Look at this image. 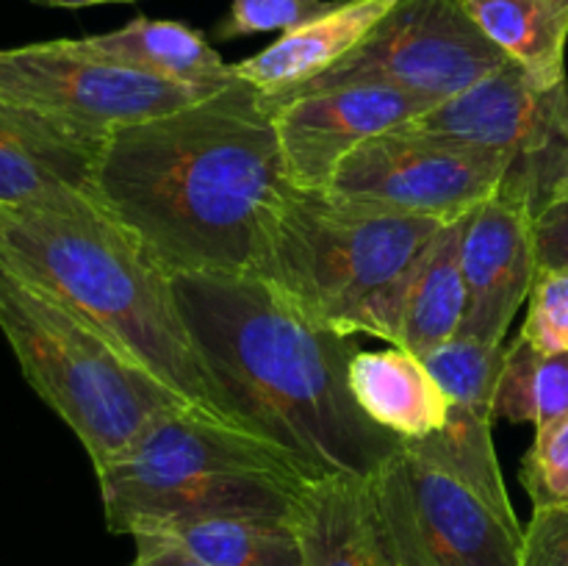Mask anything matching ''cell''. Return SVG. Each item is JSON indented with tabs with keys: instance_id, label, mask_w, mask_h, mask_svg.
Here are the masks:
<instances>
[{
	"instance_id": "7a4b0ae2",
	"label": "cell",
	"mask_w": 568,
	"mask_h": 566,
	"mask_svg": "<svg viewBox=\"0 0 568 566\" xmlns=\"http://www.w3.org/2000/svg\"><path fill=\"white\" fill-rule=\"evenodd\" d=\"M194 350L239 431L283 449L311 483L372 477L399 449L349 392L355 338L325 325L266 277H172Z\"/></svg>"
},
{
	"instance_id": "2e32d148",
	"label": "cell",
	"mask_w": 568,
	"mask_h": 566,
	"mask_svg": "<svg viewBox=\"0 0 568 566\" xmlns=\"http://www.w3.org/2000/svg\"><path fill=\"white\" fill-rule=\"evenodd\" d=\"M394 3L397 0H338L336 9L320 20L281 33L270 48L236 61L233 72L264 94L303 87L353 53Z\"/></svg>"
},
{
	"instance_id": "4fadbf2b",
	"label": "cell",
	"mask_w": 568,
	"mask_h": 566,
	"mask_svg": "<svg viewBox=\"0 0 568 566\" xmlns=\"http://www.w3.org/2000/svg\"><path fill=\"white\" fill-rule=\"evenodd\" d=\"M469 309L460 336L505 344L508 327L530 300L538 275L532 214L525 200L494 192L464 222L460 236Z\"/></svg>"
},
{
	"instance_id": "d4e9b609",
	"label": "cell",
	"mask_w": 568,
	"mask_h": 566,
	"mask_svg": "<svg viewBox=\"0 0 568 566\" xmlns=\"http://www.w3.org/2000/svg\"><path fill=\"white\" fill-rule=\"evenodd\" d=\"M338 0H233L225 20L214 28L216 39L250 37V33H288L333 11Z\"/></svg>"
},
{
	"instance_id": "5b68a950",
	"label": "cell",
	"mask_w": 568,
	"mask_h": 566,
	"mask_svg": "<svg viewBox=\"0 0 568 566\" xmlns=\"http://www.w3.org/2000/svg\"><path fill=\"white\" fill-rule=\"evenodd\" d=\"M444 222L288 186L255 275L325 325L397 347L410 277Z\"/></svg>"
},
{
	"instance_id": "5bb4252c",
	"label": "cell",
	"mask_w": 568,
	"mask_h": 566,
	"mask_svg": "<svg viewBox=\"0 0 568 566\" xmlns=\"http://www.w3.org/2000/svg\"><path fill=\"white\" fill-rule=\"evenodd\" d=\"M103 144L31 105L0 98V205L67 209L94 200Z\"/></svg>"
},
{
	"instance_id": "603a6c76",
	"label": "cell",
	"mask_w": 568,
	"mask_h": 566,
	"mask_svg": "<svg viewBox=\"0 0 568 566\" xmlns=\"http://www.w3.org/2000/svg\"><path fill=\"white\" fill-rule=\"evenodd\" d=\"M508 344H483L458 336L422 355L427 372L455 408H471L497 420V388Z\"/></svg>"
},
{
	"instance_id": "f546056e",
	"label": "cell",
	"mask_w": 568,
	"mask_h": 566,
	"mask_svg": "<svg viewBox=\"0 0 568 566\" xmlns=\"http://www.w3.org/2000/svg\"><path fill=\"white\" fill-rule=\"evenodd\" d=\"M39 6L50 9H87V6H105V3H139V0H33Z\"/></svg>"
},
{
	"instance_id": "f1b7e54d",
	"label": "cell",
	"mask_w": 568,
	"mask_h": 566,
	"mask_svg": "<svg viewBox=\"0 0 568 566\" xmlns=\"http://www.w3.org/2000/svg\"><path fill=\"white\" fill-rule=\"evenodd\" d=\"M131 538L136 544V555L128 566H209L186 553L181 544L159 533H136Z\"/></svg>"
},
{
	"instance_id": "4316f807",
	"label": "cell",
	"mask_w": 568,
	"mask_h": 566,
	"mask_svg": "<svg viewBox=\"0 0 568 566\" xmlns=\"http://www.w3.org/2000/svg\"><path fill=\"white\" fill-rule=\"evenodd\" d=\"M519 566H568V503L532 508Z\"/></svg>"
},
{
	"instance_id": "e0dca14e",
	"label": "cell",
	"mask_w": 568,
	"mask_h": 566,
	"mask_svg": "<svg viewBox=\"0 0 568 566\" xmlns=\"http://www.w3.org/2000/svg\"><path fill=\"white\" fill-rule=\"evenodd\" d=\"M349 392L358 408L399 442L433 436L447 425V397L410 350H358L349 364Z\"/></svg>"
},
{
	"instance_id": "83f0119b",
	"label": "cell",
	"mask_w": 568,
	"mask_h": 566,
	"mask_svg": "<svg viewBox=\"0 0 568 566\" xmlns=\"http://www.w3.org/2000/svg\"><path fill=\"white\" fill-rule=\"evenodd\" d=\"M538 270L568 272V194L552 200L541 214L532 220Z\"/></svg>"
},
{
	"instance_id": "8992f818",
	"label": "cell",
	"mask_w": 568,
	"mask_h": 566,
	"mask_svg": "<svg viewBox=\"0 0 568 566\" xmlns=\"http://www.w3.org/2000/svg\"><path fill=\"white\" fill-rule=\"evenodd\" d=\"M0 333L33 392L105 469L161 416L192 408L100 327L0 259Z\"/></svg>"
},
{
	"instance_id": "ffe728a7",
	"label": "cell",
	"mask_w": 568,
	"mask_h": 566,
	"mask_svg": "<svg viewBox=\"0 0 568 566\" xmlns=\"http://www.w3.org/2000/svg\"><path fill=\"white\" fill-rule=\"evenodd\" d=\"M488 39L549 89L566 81L568 0H464Z\"/></svg>"
},
{
	"instance_id": "30bf717a",
	"label": "cell",
	"mask_w": 568,
	"mask_h": 566,
	"mask_svg": "<svg viewBox=\"0 0 568 566\" xmlns=\"http://www.w3.org/2000/svg\"><path fill=\"white\" fill-rule=\"evenodd\" d=\"M81 50L75 39L0 48V98L42 111L70 131L105 142L111 131L211 98Z\"/></svg>"
},
{
	"instance_id": "3957f363",
	"label": "cell",
	"mask_w": 568,
	"mask_h": 566,
	"mask_svg": "<svg viewBox=\"0 0 568 566\" xmlns=\"http://www.w3.org/2000/svg\"><path fill=\"white\" fill-rule=\"evenodd\" d=\"M0 259L100 327L194 411L233 425L189 336L172 277L94 200L67 209L0 205Z\"/></svg>"
},
{
	"instance_id": "9a60e30c",
	"label": "cell",
	"mask_w": 568,
	"mask_h": 566,
	"mask_svg": "<svg viewBox=\"0 0 568 566\" xmlns=\"http://www.w3.org/2000/svg\"><path fill=\"white\" fill-rule=\"evenodd\" d=\"M294 527L305 566H403L369 477L336 475L308 483Z\"/></svg>"
},
{
	"instance_id": "7402d4cb",
	"label": "cell",
	"mask_w": 568,
	"mask_h": 566,
	"mask_svg": "<svg viewBox=\"0 0 568 566\" xmlns=\"http://www.w3.org/2000/svg\"><path fill=\"white\" fill-rule=\"evenodd\" d=\"M568 414V350L541 353L525 338L508 344L497 388V416L508 422H532L536 431Z\"/></svg>"
},
{
	"instance_id": "cb8c5ba5",
	"label": "cell",
	"mask_w": 568,
	"mask_h": 566,
	"mask_svg": "<svg viewBox=\"0 0 568 566\" xmlns=\"http://www.w3.org/2000/svg\"><path fill=\"white\" fill-rule=\"evenodd\" d=\"M521 486L530 494L532 508L568 503V414L536 431L521 464Z\"/></svg>"
},
{
	"instance_id": "277c9868",
	"label": "cell",
	"mask_w": 568,
	"mask_h": 566,
	"mask_svg": "<svg viewBox=\"0 0 568 566\" xmlns=\"http://www.w3.org/2000/svg\"><path fill=\"white\" fill-rule=\"evenodd\" d=\"M111 533H164L205 519L294 522L308 477L283 449L194 408L155 420L98 472Z\"/></svg>"
},
{
	"instance_id": "d6986e66",
	"label": "cell",
	"mask_w": 568,
	"mask_h": 566,
	"mask_svg": "<svg viewBox=\"0 0 568 566\" xmlns=\"http://www.w3.org/2000/svg\"><path fill=\"white\" fill-rule=\"evenodd\" d=\"M464 222L466 216L458 222H447L433 236L410 277L397 347L410 350L419 358L458 338L464 327L466 309H469V289H466L464 261H460Z\"/></svg>"
},
{
	"instance_id": "8fae6325",
	"label": "cell",
	"mask_w": 568,
	"mask_h": 566,
	"mask_svg": "<svg viewBox=\"0 0 568 566\" xmlns=\"http://www.w3.org/2000/svg\"><path fill=\"white\" fill-rule=\"evenodd\" d=\"M497 153L403 125L361 144L342 161L327 192L405 216L458 222L503 183Z\"/></svg>"
},
{
	"instance_id": "44dd1931",
	"label": "cell",
	"mask_w": 568,
	"mask_h": 566,
	"mask_svg": "<svg viewBox=\"0 0 568 566\" xmlns=\"http://www.w3.org/2000/svg\"><path fill=\"white\" fill-rule=\"evenodd\" d=\"M159 536L172 538L209 566H305L297 527L286 519H205Z\"/></svg>"
},
{
	"instance_id": "52a82bcc",
	"label": "cell",
	"mask_w": 568,
	"mask_h": 566,
	"mask_svg": "<svg viewBox=\"0 0 568 566\" xmlns=\"http://www.w3.org/2000/svg\"><path fill=\"white\" fill-rule=\"evenodd\" d=\"M408 128L503 155L499 192L525 200L532 220L568 194V81L544 89L508 61Z\"/></svg>"
},
{
	"instance_id": "7c38bea8",
	"label": "cell",
	"mask_w": 568,
	"mask_h": 566,
	"mask_svg": "<svg viewBox=\"0 0 568 566\" xmlns=\"http://www.w3.org/2000/svg\"><path fill=\"white\" fill-rule=\"evenodd\" d=\"M264 98L275 114L286 178L297 189H327L353 150L436 109L430 100L388 83H344Z\"/></svg>"
},
{
	"instance_id": "ba28073f",
	"label": "cell",
	"mask_w": 568,
	"mask_h": 566,
	"mask_svg": "<svg viewBox=\"0 0 568 566\" xmlns=\"http://www.w3.org/2000/svg\"><path fill=\"white\" fill-rule=\"evenodd\" d=\"M369 483L403 566H519L525 527L514 511L410 444H399Z\"/></svg>"
},
{
	"instance_id": "9c48e42d",
	"label": "cell",
	"mask_w": 568,
	"mask_h": 566,
	"mask_svg": "<svg viewBox=\"0 0 568 566\" xmlns=\"http://www.w3.org/2000/svg\"><path fill=\"white\" fill-rule=\"evenodd\" d=\"M508 61L483 33L464 0H397L353 53L314 81L277 94L344 83H388L442 105Z\"/></svg>"
},
{
	"instance_id": "484cf974",
	"label": "cell",
	"mask_w": 568,
	"mask_h": 566,
	"mask_svg": "<svg viewBox=\"0 0 568 566\" xmlns=\"http://www.w3.org/2000/svg\"><path fill=\"white\" fill-rule=\"evenodd\" d=\"M521 338L541 353L568 350V272L538 270Z\"/></svg>"
},
{
	"instance_id": "ac0fdd59",
	"label": "cell",
	"mask_w": 568,
	"mask_h": 566,
	"mask_svg": "<svg viewBox=\"0 0 568 566\" xmlns=\"http://www.w3.org/2000/svg\"><path fill=\"white\" fill-rule=\"evenodd\" d=\"M81 50L103 61L131 67L148 75L200 89L231 87L236 81L233 64H227L200 31L178 20H150L136 17L128 26L109 33L75 39Z\"/></svg>"
},
{
	"instance_id": "6da1fadb",
	"label": "cell",
	"mask_w": 568,
	"mask_h": 566,
	"mask_svg": "<svg viewBox=\"0 0 568 566\" xmlns=\"http://www.w3.org/2000/svg\"><path fill=\"white\" fill-rule=\"evenodd\" d=\"M275 114L253 83L109 133L94 200L170 277L258 272L288 192Z\"/></svg>"
}]
</instances>
